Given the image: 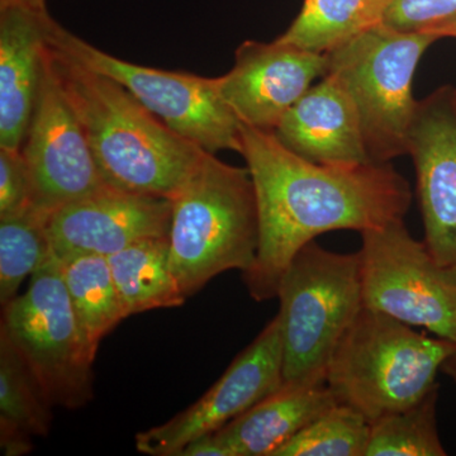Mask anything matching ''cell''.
Listing matches in <instances>:
<instances>
[{"mask_svg": "<svg viewBox=\"0 0 456 456\" xmlns=\"http://www.w3.org/2000/svg\"><path fill=\"white\" fill-rule=\"evenodd\" d=\"M283 382V340L277 314L196 403L169 421L139 432L137 452L179 456L189 443L220 430Z\"/></svg>", "mask_w": 456, "mask_h": 456, "instance_id": "8fae6325", "label": "cell"}, {"mask_svg": "<svg viewBox=\"0 0 456 456\" xmlns=\"http://www.w3.org/2000/svg\"><path fill=\"white\" fill-rule=\"evenodd\" d=\"M107 259L127 317L187 301L171 270L167 237L146 240Z\"/></svg>", "mask_w": 456, "mask_h": 456, "instance_id": "d6986e66", "label": "cell"}, {"mask_svg": "<svg viewBox=\"0 0 456 456\" xmlns=\"http://www.w3.org/2000/svg\"><path fill=\"white\" fill-rule=\"evenodd\" d=\"M329 71L327 53L273 42L245 41L235 53V65L217 77L224 103L240 123L273 132Z\"/></svg>", "mask_w": 456, "mask_h": 456, "instance_id": "4fadbf2b", "label": "cell"}, {"mask_svg": "<svg viewBox=\"0 0 456 456\" xmlns=\"http://www.w3.org/2000/svg\"><path fill=\"white\" fill-rule=\"evenodd\" d=\"M455 349V342L362 307L330 360L326 384L338 404L371 424L436 388L437 373Z\"/></svg>", "mask_w": 456, "mask_h": 456, "instance_id": "277c9868", "label": "cell"}, {"mask_svg": "<svg viewBox=\"0 0 456 456\" xmlns=\"http://www.w3.org/2000/svg\"><path fill=\"white\" fill-rule=\"evenodd\" d=\"M435 35L439 36L440 38L452 37L456 38V17L452 18L448 22L444 23L439 28L435 29Z\"/></svg>", "mask_w": 456, "mask_h": 456, "instance_id": "83f0119b", "label": "cell"}, {"mask_svg": "<svg viewBox=\"0 0 456 456\" xmlns=\"http://www.w3.org/2000/svg\"><path fill=\"white\" fill-rule=\"evenodd\" d=\"M2 308L0 329L50 403L77 410L92 401L95 355L84 340L60 261L53 255L33 273L26 292Z\"/></svg>", "mask_w": 456, "mask_h": 456, "instance_id": "52a82bcc", "label": "cell"}, {"mask_svg": "<svg viewBox=\"0 0 456 456\" xmlns=\"http://www.w3.org/2000/svg\"><path fill=\"white\" fill-rule=\"evenodd\" d=\"M456 17V0H389L382 25L404 33H432Z\"/></svg>", "mask_w": 456, "mask_h": 456, "instance_id": "d4e9b609", "label": "cell"}, {"mask_svg": "<svg viewBox=\"0 0 456 456\" xmlns=\"http://www.w3.org/2000/svg\"><path fill=\"white\" fill-rule=\"evenodd\" d=\"M389 0H305L301 12L278 40L329 53L380 25Z\"/></svg>", "mask_w": 456, "mask_h": 456, "instance_id": "44dd1931", "label": "cell"}, {"mask_svg": "<svg viewBox=\"0 0 456 456\" xmlns=\"http://www.w3.org/2000/svg\"><path fill=\"white\" fill-rule=\"evenodd\" d=\"M32 180V206L53 215L107 187L79 118L45 53L44 73L22 149Z\"/></svg>", "mask_w": 456, "mask_h": 456, "instance_id": "30bf717a", "label": "cell"}, {"mask_svg": "<svg viewBox=\"0 0 456 456\" xmlns=\"http://www.w3.org/2000/svg\"><path fill=\"white\" fill-rule=\"evenodd\" d=\"M273 132L281 145L312 163H373L355 103L331 74L312 86Z\"/></svg>", "mask_w": 456, "mask_h": 456, "instance_id": "9a60e30c", "label": "cell"}, {"mask_svg": "<svg viewBox=\"0 0 456 456\" xmlns=\"http://www.w3.org/2000/svg\"><path fill=\"white\" fill-rule=\"evenodd\" d=\"M439 40L435 33L398 32L380 23L327 53V74L353 98L373 163L408 155L419 107L413 77L426 50Z\"/></svg>", "mask_w": 456, "mask_h": 456, "instance_id": "8992f818", "label": "cell"}, {"mask_svg": "<svg viewBox=\"0 0 456 456\" xmlns=\"http://www.w3.org/2000/svg\"><path fill=\"white\" fill-rule=\"evenodd\" d=\"M173 200L102 188L50 216L49 235L57 260L77 255L110 256L146 240L169 236Z\"/></svg>", "mask_w": 456, "mask_h": 456, "instance_id": "5bb4252c", "label": "cell"}, {"mask_svg": "<svg viewBox=\"0 0 456 456\" xmlns=\"http://www.w3.org/2000/svg\"><path fill=\"white\" fill-rule=\"evenodd\" d=\"M241 155L253 178L259 245L242 278L256 302L277 298L297 253L330 231L374 230L403 220L412 200L391 164H316L281 145L274 132L240 123Z\"/></svg>", "mask_w": 456, "mask_h": 456, "instance_id": "6da1fadb", "label": "cell"}, {"mask_svg": "<svg viewBox=\"0 0 456 456\" xmlns=\"http://www.w3.org/2000/svg\"><path fill=\"white\" fill-rule=\"evenodd\" d=\"M439 386L419 403L370 424L365 456H445L437 431Z\"/></svg>", "mask_w": 456, "mask_h": 456, "instance_id": "603a6c76", "label": "cell"}, {"mask_svg": "<svg viewBox=\"0 0 456 456\" xmlns=\"http://www.w3.org/2000/svg\"><path fill=\"white\" fill-rule=\"evenodd\" d=\"M53 407L7 332L0 329V446L3 454H28L33 448L32 437L49 434Z\"/></svg>", "mask_w": 456, "mask_h": 456, "instance_id": "ac0fdd59", "label": "cell"}, {"mask_svg": "<svg viewBox=\"0 0 456 456\" xmlns=\"http://www.w3.org/2000/svg\"><path fill=\"white\" fill-rule=\"evenodd\" d=\"M50 215L36 207L0 218V303L13 301L20 285L53 256Z\"/></svg>", "mask_w": 456, "mask_h": 456, "instance_id": "7402d4cb", "label": "cell"}, {"mask_svg": "<svg viewBox=\"0 0 456 456\" xmlns=\"http://www.w3.org/2000/svg\"><path fill=\"white\" fill-rule=\"evenodd\" d=\"M8 4L46 5V3L45 0H0V5Z\"/></svg>", "mask_w": 456, "mask_h": 456, "instance_id": "f546056e", "label": "cell"}, {"mask_svg": "<svg viewBox=\"0 0 456 456\" xmlns=\"http://www.w3.org/2000/svg\"><path fill=\"white\" fill-rule=\"evenodd\" d=\"M46 45L107 185L173 200L206 150L167 127L112 77L80 64L47 38Z\"/></svg>", "mask_w": 456, "mask_h": 456, "instance_id": "7a4b0ae2", "label": "cell"}, {"mask_svg": "<svg viewBox=\"0 0 456 456\" xmlns=\"http://www.w3.org/2000/svg\"><path fill=\"white\" fill-rule=\"evenodd\" d=\"M171 200L170 265L187 298L222 273L253 266L259 217L248 167L204 151Z\"/></svg>", "mask_w": 456, "mask_h": 456, "instance_id": "3957f363", "label": "cell"}, {"mask_svg": "<svg viewBox=\"0 0 456 456\" xmlns=\"http://www.w3.org/2000/svg\"><path fill=\"white\" fill-rule=\"evenodd\" d=\"M338 404L326 383L283 382L213 432L227 456H274L287 441Z\"/></svg>", "mask_w": 456, "mask_h": 456, "instance_id": "e0dca14e", "label": "cell"}, {"mask_svg": "<svg viewBox=\"0 0 456 456\" xmlns=\"http://www.w3.org/2000/svg\"><path fill=\"white\" fill-rule=\"evenodd\" d=\"M46 38L80 64L125 86L174 132L206 151L241 154L240 122L218 88L217 77H198L126 61L93 46L47 17Z\"/></svg>", "mask_w": 456, "mask_h": 456, "instance_id": "ba28073f", "label": "cell"}, {"mask_svg": "<svg viewBox=\"0 0 456 456\" xmlns=\"http://www.w3.org/2000/svg\"><path fill=\"white\" fill-rule=\"evenodd\" d=\"M46 5H0V147L25 142L44 73Z\"/></svg>", "mask_w": 456, "mask_h": 456, "instance_id": "2e32d148", "label": "cell"}, {"mask_svg": "<svg viewBox=\"0 0 456 456\" xmlns=\"http://www.w3.org/2000/svg\"><path fill=\"white\" fill-rule=\"evenodd\" d=\"M32 180L20 150L0 147V218L32 206Z\"/></svg>", "mask_w": 456, "mask_h": 456, "instance_id": "484cf974", "label": "cell"}, {"mask_svg": "<svg viewBox=\"0 0 456 456\" xmlns=\"http://www.w3.org/2000/svg\"><path fill=\"white\" fill-rule=\"evenodd\" d=\"M441 371L448 375L450 379H452L456 386V349L454 354H452V355L450 356V358L446 360L445 362H444Z\"/></svg>", "mask_w": 456, "mask_h": 456, "instance_id": "f1b7e54d", "label": "cell"}, {"mask_svg": "<svg viewBox=\"0 0 456 456\" xmlns=\"http://www.w3.org/2000/svg\"><path fill=\"white\" fill-rule=\"evenodd\" d=\"M84 340L97 356L99 344L127 318L106 256L77 255L59 260Z\"/></svg>", "mask_w": 456, "mask_h": 456, "instance_id": "ffe728a7", "label": "cell"}, {"mask_svg": "<svg viewBox=\"0 0 456 456\" xmlns=\"http://www.w3.org/2000/svg\"><path fill=\"white\" fill-rule=\"evenodd\" d=\"M370 424L358 411L335 404L287 441L274 456H365Z\"/></svg>", "mask_w": 456, "mask_h": 456, "instance_id": "cb8c5ba5", "label": "cell"}, {"mask_svg": "<svg viewBox=\"0 0 456 456\" xmlns=\"http://www.w3.org/2000/svg\"><path fill=\"white\" fill-rule=\"evenodd\" d=\"M415 164L425 245L456 277V89L441 86L419 102L408 140Z\"/></svg>", "mask_w": 456, "mask_h": 456, "instance_id": "7c38bea8", "label": "cell"}, {"mask_svg": "<svg viewBox=\"0 0 456 456\" xmlns=\"http://www.w3.org/2000/svg\"><path fill=\"white\" fill-rule=\"evenodd\" d=\"M277 298L284 382L326 383L338 342L364 307L358 253H334L314 240L290 261Z\"/></svg>", "mask_w": 456, "mask_h": 456, "instance_id": "5b68a950", "label": "cell"}, {"mask_svg": "<svg viewBox=\"0 0 456 456\" xmlns=\"http://www.w3.org/2000/svg\"><path fill=\"white\" fill-rule=\"evenodd\" d=\"M179 456H227L215 435L207 434L189 443Z\"/></svg>", "mask_w": 456, "mask_h": 456, "instance_id": "4316f807", "label": "cell"}, {"mask_svg": "<svg viewBox=\"0 0 456 456\" xmlns=\"http://www.w3.org/2000/svg\"><path fill=\"white\" fill-rule=\"evenodd\" d=\"M360 235L364 307L456 344V277L411 236L403 220Z\"/></svg>", "mask_w": 456, "mask_h": 456, "instance_id": "9c48e42d", "label": "cell"}]
</instances>
